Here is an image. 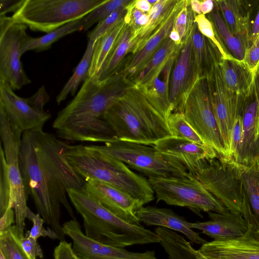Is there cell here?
<instances>
[{"label":"cell","mask_w":259,"mask_h":259,"mask_svg":"<svg viewBox=\"0 0 259 259\" xmlns=\"http://www.w3.org/2000/svg\"><path fill=\"white\" fill-rule=\"evenodd\" d=\"M68 146L42 128L28 131L22 134L19 156L26 196H30L38 213L60 241L65 240L61 206L76 220L67 190L81 189L85 183L66 157Z\"/></svg>","instance_id":"obj_1"},{"label":"cell","mask_w":259,"mask_h":259,"mask_svg":"<svg viewBox=\"0 0 259 259\" xmlns=\"http://www.w3.org/2000/svg\"><path fill=\"white\" fill-rule=\"evenodd\" d=\"M134 87L120 71L103 80L88 76L73 100L59 112L53 128L59 137L70 141L105 143L114 140L104 115Z\"/></svg>","instance_id":"obj_2"},{"label":"cell","mask_w":259,"mask_h":259,"mask_svg":"<svg viewBox=\"0 0 259 259\" xmlns=\"http://www.w3.org/2000/svg\"><path fill=\"white\" fill-rule=\"evenodd\" d=\"M104 119L123 141L153 145L172 136L167 119L135 85L106 111Z\"/></svg>","instance_id":"obj_3"},{"label":"cell","mask_w":259,"mask_h":259,"mask_svg":"<svg viewBox=\"0 0 259 259\" xmlns=\"http://www.w3.org/2000/svg\"><path fill=\"white\" fill-rule=\"evenodd\" d=\"M68 197L82 217L85 234L98 242L124 248L135 244L160 243L154 232L129 224L102 205L82 188L69 189Z\"/></svg>","instance_id":"obj_4"},{"label":"cell","mask_w":259,"mask_h":259,"mask_svg":"<svg viewBox=\"0 0 259 259\" xmlns=\"http://www.w3.org/2000/svg\"><path fill=\"white\" fill-rule=\"evenodd\" d=\"M66 156L75 171L84 180L92 179L112 186L143 205L154 199V192L148 180L113 157L82 145H69Z\"/></svg>","instance_id":"obj_5"},{"label":"cell","mask_w":259,"mask_h":259,"mask_svg":"<svg viewBox=\"0 0 259 259\" xmlns=\"http://www.w3.org/2000/svg\"><path fill=\"white\" fill-rule=\"evenodd\" d=\"M106 0H23L11 16L14 23L49 33L84 17Z\"/></svg>","instance_id":"obj_6"},{"label":"cell","mask_w":259,"mask_h":259,"mask_svg":"<svg viewBox=\"0 0 259 259\" xmlns=\"http://www.w3.org/2000/svg\"><path fill=\"white\" fill-rule=\"evenodd\" d=\"M90 148L113 157L149 178H190L193 176L175 159L159 152L154 147L118 139L104 145Z\"/></svg>","instance_id":"obj_7"},{"label":"cell","mask_w":259,"mask_h":259,"mask_svg":"<svg viewBox=\"0 0 259 259\" xmlns=\"http://www.w3.org/2000/svg\"><path fill=\"white\" fill-rule=\"evenodd\" d=\"M245 166L233 159L204 160L194 176L229 211L242 213L244 189L241 175Z\"/></svg>","instance_id":"obj_8"},{"label":"cell","mask_w":259,"mask_h":259,"mask_svg":"<svg viewBox=\"0 0 259 259\" xmlns=\"http://www.w3.org/2000/svg\"><path fill=\"white\" fill-rule=\"evenodd\" d=\"M148 181L157 202L185 207L202 217L201 212L226 213L229 211L194 176L190 178L152 177Z\"/></svg>","instance_id":"obj_9"},{"label":"cell","mask_w":259,"mask_h":259,"mask_svg":"<svg viewBox=\"0 0 259 259\" xmlns=\"http://www.w3.org/2000/svg\"><path fill=\"white\" fill-rule=\"evenodd\" d=\"M203 142L219 158L232 159L224 145L214 114L207 78L197 80L188 95L182 112Z\"/></svg>","instance_id":"obj_10"},{"label":"cell","mask_w":259,"mask_h":259,"mask_svg":"<svg viewBox=\"0 0 259 259\" xmlns=\"http://www.w3.org/2000/svg\"><path fill=\"white\" fill-rule=\"evenodd\" d=\"M49 99L44 85L31 97L23 98L17 95L9 83L0 77V104L23 133L42 128L51 117V114L44 109Z\"/></svg>","instance_id":"obj_11"},{"label":"cell","mask_w":259,"mask_h":259,"mask_svg":"<svg viewBox=\"0 0 259 259\" xmlns=\"http://www.w3.org/2000/svg\"><path fill=\"white\" fill-rule=\"evenodd\" d=\"M207 79L216 121L226 149L232 158L231 156L232 131L239 113L243 96L233 93L226 87L218 64L214 67Z\"/></svg>","instance_id":"obj_12"},{"label":"cell","mask_w":259,"mask_h":259,"mask_svg":"<svg viewBox=\"0 0 259 259\" xmlns=\"http://www.w3.org/2000/svg\"><path fill=\"white\" fill-rule=\"evenodd\" d=\"M27 27L22 24L13 23L0 32V77L13 90L31 82L21 61V45Z\"/></svg>","instance_id":"obj_13"},{"label":"cell","mask_w":259,"mask_h":259,"mask_svg":"<svg viewBox=\"0 0 259 259\" xmlns=\"http://www.w3.org/2000/svg\"><path fill=\"white\" fill-rule=\"evenodd\" d=\"M62 226L64 234L72 241L74 252L81 259H157L154 250L132 252L92 239L83 233L76 220L71 219Z\"/></svg>","instance_id":"obj_14"},{"label":"cell","mask_w":259,"mask_h":259,"mask_svg":"<svg viewBox=\"0 0 259 259\" xmlns=\"http://www.w3.org/2000/svg\"><path fill=\"white\" fill-rule=\"evenodd\" d=\"M198 79L190 32L177 56L170 76L169 93L173 112H183L185 100Z\"/></svg>","instance_id":"obj_15"},{"label":"cell","mask_w":259,"mask_h":259,"mask_svg":"<svg viewBox=\"0 0 259 259\" xmlns=\"http://www.w3.org/2000/svg\"><path fill=\"white\" fill-rule=\"evenodd\" d=\"M82 189L123 221L141 225L136 213L144 205L138 200L112 186L92 179L85 180Z\"/></svg>","instance_id":"obj_16"},{"label":"cell","mask_w":259,"mask_h":259,"mask_svg":"<svg viewBox=\"0 0 259 259\" xmlns=\"http://www.w3.org/2000/svg\"><path fill=\"white\" fill-rule=\"evenodd\" d=\"M247 227L241 237L207 242L198 250L210 259H259V230L251 224Z\"/></svg>","instance_id":"obj_17"},{"label":"cell","mask_w":259,"mask_h":259,"mask_svg":"<svg viewBox=\"0 0 259 259\" xmlns=\"http://www.w3.org/2000/svg\"><path fill=\"white\" fill-rule=\"evenodd\" d=\"M153 146L160 153L180 162L193 176L204 160L218 158L207 146L172 136L158 141Z\"/></svg>","instance_id":"obj_18"},{"label":"cell","mask_w":259,"mask_h":259,"mask_svg":"<svg viewBox=\"0 0 259 259\" xmlns=\"http://www.w3.org/2000/svg\"><path fill=\"white\" fill-rule=\"evenodd\" d=\"M185 2V0H178L167 21L145 42L139 51L131 54L125 60L119 71L133 80L168 37L172 29L175 19L183 8Z\"/></svg>","instance_id":"obj_19"},{"label":"cell","mask_w":259,"mask_h":259,"mask_svg":"<svg viewBox=\"0 0 259 259\" xmlns=\"http://www.w3.org/2000/svg\"><path fill=\"white\" fill-rule=\"evenodd\" d=\"M210 219L206 222L189 223L190 227L201 231L213 240H224L243 236L247 225L241 213L228 211L226 213L208 212Z\"/></svg>","instance_id":"obj_20"},{"label":"cell","mask_w":259,"mask_h":259,"mask_svg":"<svg viewBox=\"0 0 259 259\" xmlns=\"http://www.w3.org/2000/svg\"><path fill=\"white\" fill-rule=\"evenodd\" d=\"M139 222L148 226H156L184 234L192 243L203 244L207 241L191 228L190 222L171 209L147 206L141 207L136 213Z\"/></svg>","instance_id":"obj_21"},{"label":"cell","mask_w":259,"mask_h":259,"mask_svg":"<svg viewBox=\"0 0 259 259\" xmlns=\"http://www.w3.org/2000/svg\"><path fill=\"white\" fill-rule=\"evenodd\" d=\"M258 103L252 86L243 97L240 112L242 118V139L238 162L246 166L254 162Z\"/></svg>","instance_id":"obj_22"},{"label":"cell","mask_w":259,"mask_h":259,"mask_svg":"<svg viewBox=\"0 0 259 259\" xmlns=\"http://www.w3.org/2000/svg\"><path fill=\"white\" fill-rule=\"evenodd\" d=\"M178 53L168 61L160 72L151 81L139 87L135 86L166 119L172 113L169 100V84L173 66Z\"/></svg>","instance_id":"obj_23"},{"label":"cell","mask_w":259,"mask_h":259,"mask_svg":"<svg viewBox=\"0 0 259 259\" xmlns=\"http://www.w3.org/2000/svg\"><path fill=\"white\" fill-rule=\"evenodd\" d=\"M191 35L192 53L198 78H207L223 57L217 46L200 32L195 22Z\"/></svg>","instance_id":"obj_24"},{"label":"cell","mask_w":259,"mask_h":259,"mask_svg":"<svg viewBox=\"0 0 259 259\" xmlns=\"http://www.w3.org/2000/svg\"><path fill=\"white\" fill-rule=\"evenodd\" d=\"M226 87L239 96H245L253 86L254 73L242 61L233 58L222 59L218 64Z\"/></svg>","instance_id":"obj_25"},{"label":"cell","mask_w":259,"mask_h":259,"mask_svg":"<svg viewBox=\"0 0 259 259\" xmlns=\"http://www.w3.org/2000/svg\"><path fill=\"white\" fill-rule=\"evenodd\" d=\"M244 189L243 217L246 225H254L259 230V163L245 167L241 175Z\"/></svg>","instance_id":"obj_26"},{"label":"cell","mask_w":259,"mask_h":259,"mask_svg":"<svg viewBox=\"0 0 259 259\" xmlns=\"http://www.w3.org/2000/svg\"><path fill=\"white\" fill-rule=\"evenodd\" d=\"M205 16L211 22L217 37L226 54L239 61H243L246 51L249 47L248 40L232 33L215 4L213 11Z\"/></svg>","instance_id":"obj_27"},{"label":"cell","mask_w":259,"mask_h":259,"mask_svg":"<svg viewBox=\"0 0 259 259\" xmlns=\"http://www.w3.org/2000/svg\"><path fill=\"white\" fill-rule=\"evenodd\" d=\"M11 185V201L15 211V226L22 236L24 235L25 220L28 207L23 180L21 174L19 159L7 161Z\"/></svg>","instance_id":"obj_28"},{"label":"cell","mask_w":259,"mask_h":259,"mask_svg":"<svg viewBox=\"0 0 259 259\" xmlns=\"http://www.w3.org/2000/svg\"><path fill=\"white\" fill-rule=\"evenodd\" d=\"M178 0H158L149 12L148 23L133 40L131 53L139 51L145 42L164 24L170 16Z\"/></svg>","instance_id":"obj_29"},{"label":"cell","mask_w":259,"mask_h":259,"mask_svg":"<svg viewBox=\"0 0 259 259\" xmlns=\"http://www.w3.org/2000/svg\"><path fill=\"white\" fill-rule=\"evenodd\" d=\"M214 2L232 33L248 41L247 15L243 0H215Z\"/></svg>","instance_id":"obj_30"},{"label":"cell","mask_w":259,"mask_h":259,"mask_svg":"<svg viewBox=\"0 0 259 259\" xmlns=\"http://www.w3.org/2000/svg\"><path fill=\"white\" fill-rule=\"evenodd\" d=\"M182 45H177L168 37L146 65L133 79L135 85L139 87L153 79L168 61L179 53Z\"/></svg>","instance_id":"obj_31"},{"label":"cell","mask_w":259,"mask_h":259,"mask_svg":"<svg viewBox=\"0 0 259 259\" xmlns=\"http://www.w3.org/2000/svg\"><path fill=\"white\" fill-rule=\"evenodd\" d=\"M131 30L126 23L119 34L98 77L103 80L119 71L125 61L126 55L133 48Z\"/></svg>","instance_id":"obj_32"},{"label":"cell","mask_w":259,"mask_h":259,"mask_svg":"<svg viewBox=\"0 0 259 259\" xmlns=\"http://www.w3.org/2000/svg\"><path fill=\"white\" fill-rule=\"evenodd\" d=\"M160 244L168 259H210L195 249L183 236L168 229L159 233Z\"/></svg>","instance_id":"obj_33"},{"label":"cell","mask_w":259,"mask_h":259,"mask_svg":"<svg viewBox=\"0 0 259 259\" xmlns=\"http://www.w3.org/2000/svg\"><path fill=\"white\" fill-rule=\"evenodd\" d=\"M82 19L66 24L40 37H32L26 33L21 42V55L28 51L40 52L48 50L60 38L75 31L81 30Z\"/></svg>","instance_id":"obj_34"},{"label":"cell","mask_w":259,"mask_h":259,"mask_svg":"<svg viewBox=\"0 0 259 259\" xmlns=\"http://www.w3.org/2000/svg\"><path fill=\"white\" fill-rule=\"evenodd\" d=\"M125 23L124 18L116 27L95 41L88 76H98Z\"/></svg>","instance_id":"obj_35"},{"label":"cell","mask_w":259,"mask_h":259,"mask_svg":"<svg viewBox=\"0 0 259 259\" xmlns=\"http://www.w3.org/2000/svg\"><path fill=\"white\" fill-rule=\"evenodd\" d=\"M95 42L88 40L84 53L70 77L56 97V102L60 104L65 100L69 94L74 96L78 87L84 81L89 75Z\"/></svg>","instance_id":"obj_36"},{"label":"cell","mask_w":259,"mask_h":259,"mask_svg":"<svg viewBox=\"0 0 259 259\" xmlns=\"http://www.w3.org/2000/svg\"><path fill=\"white\" fill-rule=\"evenodd\" d=\"M0 134L5 155L19 154L23 132L10 119L1 104Z\"/></svg>","instance_id":"obj_37"},{"label":"cell","mask_w":259,"mask_h":259,"mask_svg":"<svg viewBox=\"0 0 259 259\" xmlns=\"http://www.w3.org/2000/svg\"><path fill=\"white\" fill-rule=\"evenodd\" d=\"M20 237L15 225L0 232V251L5 259H32L22 248Z\"/></svg>","instance_id":"obj_38"},{"label":"cell","mask_w":259,"mask_h":259,"mask_svg":"<svg viewBox=\"0 0 259 259\" xmlns=\"http://www.w3.org/2000/svg\"><path fill=\"white\" fill-rule=\"evenodd\" d=\"M167 122L172 136L207 146L190 125L183 113L172 112L167 118Z\"/></svg>","instance_id":"obj_39"},{"label":"cell","mask_w":259,"mask_h":259,"mask_svg":"<svg viewBox=\"0 0 259 259\" xmlns=\"http://www.w3.org/2000/svg\"><path fill=\"white\" fill-rule=\"evenodd\" d=\"M132 0H106L101 5L82 19L81 30H87L93 24L98 23L113 12L122 6L129 4Z\"/></svg>","instance_id":"obj_40"},{"label":"cell","mask_w":259,"mask_h":259,"mask_svg":"<svg viewBox=\"0 0 259 259\" xmlns=\"http://www.w3.org/2000/svg\"><path fill=\"white\" fill-rule=\"evenodd\" d=\"M127 5L118 8L105 19L99 22L96 26L89 33L88 35L89 40L95 42L122 22L126 13Z\"/></svg>","instance_id":"obj_41"},{"label":"cell","mask_w":259,"mask_h":259,"mask_svg":"<svg viewBox=\"0 0 259 259\" xmlns=\"http://www.w3.org/2000/svg\"><path fill=\"white\" fill-rule=\"evenodd\" d=\"M0 148V215L1 217L9 207H13L11 201V185L9 177L8 166L4 150L1 145Z\"/></svg>","instance_id":"obj_42"},{"label":"cell","mask_w":259,"mask_h":259,"mask_svg":"<svg viewBox=\"0 0 259 259\" xmlns=\"http://www.w3.org/2000/svg\"><path fill=\"white\" fill-rule=\"evenodd\" d=\"M196 16L191 8L190 1L185 0L183 8L175 19L173 26L178 32L183 43L191 31L195 22Z\"/></svg>","instance_id":"obj_43"},{"label":"cell","mask_w":259,"mask_h":259,"mask_svg":"<svg viewBox=\"0 0 259 259\" xmlns=\"http://www.w3.org/2000/svg\"><path fill=\"white\" fill-rule=\"evenodd\" d=\"M126 9L124 21L131 30L133 34L131 39L132 42L148 23L149 13H145L136 8L134 1L127 5Z\"/></svg>","instance_id":"obj_44"},{"label":"cell","mask_w":259,"mask_h":259,"mask_svg":"<svg viewBox=\"0 0 259 259\" xmlns=\"http://www.w3.org/2000/svg\"><path fill=\"white\" fill-rule=\"evenodd\" d=\"M243 2L246 12L250 47L259 34V0H244Z\"/></svg>","instance_id":"obj_45"},{"label":"cell","mask_w":259,"mask_h":259,"mask_svg":"<svg viewBox=\"0 0 259 259\" xmlns=\"http://www.w3.org/2000/svg\"><path fill=\"white\" fill-rule=\"evenodd\" d=\"M26 219L31 221L33 224L29 231L31 237L37 239L40 237H48L53 240L58 239L56 233L50 228L46 229L44 227L43 224L45 222L40 214L38 213H34L28 207L27 210Z\"/></svg>","instance_id":"obj_46"},{"label":"cell","mask_w":259,"mask_h":259,"mask_svg":"<svg viewBox=\"0 0 259 259\" xmlns=\"http://www.w3.org/2000/svg\"><path fill=\"white\" fill-rule=\"evenodd\" d=\"M195 22L200 32L209 39L218 48L223 59L230 58L224 51L220 43L211 22L204 15H197L195 17Z\"/></svg>","instance_id":"obj_47"},{"label":"cell","mask_w":259,"mask_h":259,"mask_svg":"<svg viewBox=\"0 0 259 259\" xmlns=\"http://www.w3.org/2000/svg\"><path fill=\"white\" fill-rule=\"evenodd\" d=\"M242 139V118L240 112L235 121L231 135V156L238 162Z\"/></svg>","instance_id":"obj_48"},{"label":"cell","mask_w":259,"mask_h":259,"mask_svg":"<svg viewBox=\"0 0 259 259\" xmlns=\"http://www.w3.org/2000/svg\"><path fill=\"white\" fill-rule=\"evenodd\" d=\"M20 241L22 248L32 259H36L37 257L43 258L42 250L37 239L30 236L29 231H26L24 236L20 237Z\"/></svg>","instance_id":"obj_49"},{"label":"cell","mask_w":259,"mask_h":259,"mask_svg":"<svg viewBox=\"0 0 259 259\" xmlns=\"http://www.w3.org/2000/svg\"><path fill=\"white\" fill-rule=\"evenodd\" d=\"M254 73L259 65V34L245 52L243 61Z\"/></svg>","instance_id":"obj_50"},{"label":"cell","mask_w":259,"mask_h":259,"mask_svg":"<svg viewBox=\"0 0 259 259\" xmlns=\"http://www.w3.org/2000/svg\"><path fill=\"white\" fill-rule=\"evenodd\" d=\"M54 259H81L74 251L71 243L60 241L54 250Z\"/></svg>","instance_id":"obj_51"},{"label":"cell","mask_w":259,"mask_h":259,"mask_svg":"<svg viewBox=\"0 0 259 259\" xmlns=\"http://www.w3.org/2000/svg\"><path fill=\"white\" fill-rule=\"evenodd\" d=\"M15 223V211L13 208L9 207L0 219V232H4Z\"/></svg>","instance_id":"obj_52"},{"label":"cell","mask_w":259,"mask_h":259,"mask_svg":"<svg viewBox=\"0 0 259 259\" xmlns=\"http://www.w3.org/2000/svg\"><path fill=\"white\" fill-rule=\"evenodd\" d=\"M23 0H0V15H6L11 12L16 11Z\"/></svg>","instance_id":"obj_53"},{"label":"cell","mask_w":259,"mask_h":259,"mask_svg":"<svg viewBox=\"0 0 259 259\" xmlns=\"http://www.w3.org/2000/svg\"><path fill=\"white\" fill-rule=\"evenodd\" d=\"M215 7L214 1H200V10L202 15H206L211 12Z\"/></svg>","instance_id":"obj_54"},{"label":"cell","mask_w":259,"mask_h":259,"mask_svg":"<svg viewBox=\"0 0 259 259\" xmlns=\"http://www.w3.org/2000/svg\"><path fill=\"white\" fill-rule=\"evenodd\" d=\"M134 4L136 8L145 13H149L152 8L148 0H134Z\"/></svg>","instance_id":"obj_55"},{"label":"cell","mask_w":259,"mask_h":259,"mask_svg":"<svg viewBox=\"0 0 259 259\" xmlns=\"http://www.w3.org/2000/svg\"><path fill=\"white\" fill-rule=\"evenodd\" d=\"M255 160L254 162H259V110H258V114L256 120V142L255 147Z\"/></svg>","instance_id":"obj_56"},{"label":"cell","mask_w":259,"mask_h":259,"mask_svg":"<svg viewBox=\"0 0 259 259\" xmlns=\"http://www.w3.org/2000/svg\"><path fill=\"white\" fill-rule=\"evenodd\" d=\"M253 87L257 99L259 110V65L254 73Z\"/></svg>","instance_id":"obj_57"},{"label":"cell","mask_w":259,"mask_h":259,"mask_svg":"<svg viewBox=\"0 0 259 259\" xmlns=\"http://www.w3.org/2000/svg\"><path fill=\"white\" fill-rule=\"evenodd\" d=\"M191 8L195 15H202L200 10V1L198 0L190 1Z\"/></svg>","instance_id":"obj_58"},{"label":"cell","mask_w":259,"mask_h":259,"mask_svg":"<svg viewBox=\"0 0 259 259\" xmlns=\"http://www.w3.org/2000/svg\"><path fill=\"white\" fill-rule=\"evenodd\" d=\"M168 37L177 45H181L183 44L181 40L178 32L173 28L170 31Z\"/></svg>","instance_id":"obj_59"},{"label":"cell","mask_w":259,"mask_h":259,"mask_svg":"<svg viewBox=\"0 0 259 259\" xmlns=\"http://www.w3.org/2000/svg\"><path fill=\"white\" fill-rule=\"evenodd\" d=\"M148 1L152 7L157 2L158 0H156V1L148 0Z\"/></svg>","instance_id":"obj_60"},{"label":"cell","mask_w":259,"mask_h":259,"mask_svg":"<svg viewBox=\"0 0 259 259\" xmlns=\"http://www.w3.org/2000/svg\"><path fill=\"white\" fill-rule=\"evenodd\" d=\"M0 259H5L2 252L0 251Z\"/></svg>","instance_id":"obj_61"},{"label":"cell","mask_w":259,"mask_h":259,"mask_svg":"<svg viewBox=\"0 0 259 259\" xmlns=\"http://www.w3.org/2000/svg\"><path fill=\"white\" fill-rule=\"evenodd\" d=\"M257 163H259V162H257Z\"/></svg>","instance_id":"obj_62"}]
</instances>
